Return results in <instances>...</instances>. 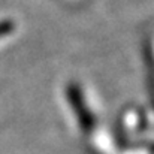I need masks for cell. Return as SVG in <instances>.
<instances>
[{"instance_id": "obj_1", "label": "cell", "mask_w": 154, "mask_h": 154, "mask_svg": "<svg viewBox=\"0 0 154 154\" xmlns=\"http://www.w3.org/2000/svg\"><path fill=\"white\" fill-rule=\"evenodd\" d=\"M14 26L11 21H5V23H0V36L2 35H8L9 32H12Z\"/></svg>"}]
</instances>
